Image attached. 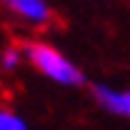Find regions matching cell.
<instances>
[{
	"label": "cell",
	"mask_w": 130,
	"mask_h": 130,
	"mask_svg": "<svg viewBox=\"0 0 130 130\" xmlns=\"http://www.w3.org/2000/svg\"><path fill=\"white\" fill-rule=\"evenodd\" d=\"M23 58L32 70L50 80L53 85L60 88H83L85 85V73L80 70V65L73 63L60 48H55L53 43L45 40H25L23 45Z\"/></svg>",
	"instance_id": "cell-1"
},
{
	"label": "cell",
	"mask_w": 130,
	"mask_h": 130,
	"mask_svg": "<svg viewBox=\"0 0 130 130\" xmlns=\"http://www.w3.org/2000/svg\"><path fill=\"white\" fill-rule=\"evenodd\" d=\"M0 8L18 23L28 28H48L53 23V8L50 0H0Z\"/></svg>",
	"instance_id": "cell-2"
},
{
	"label": "cell",
	"mask_w": 130,
	"mask_h": 130,
	"mask_svg": "<svg viewBox=\"0 0 130 130\" xmlns=\"http://www.w3.org/2000/svg\"><path fill=\"white\" fill-rule=\"evenodd\" d=\"M90 95L95 100L98 108H103L108 115L120 118V105H123V88H115L108 83H95L90 88Z\"/></svg>",
	"instance_id": "cell-3"
},
{
	"label": "cell",
	"mask_w": 130,
	"mask_h": 130,
	"mask_svg": "<svg viewBox=\"0 0 130 130\" xmlns=\"http://www.w3.org/2000/svg\"><path fill=\"white\" fill-rule=\"evenodd\" d=\"M23 63H25V58H23V48L20 45H5L0 50V73L13 75V73H18L23 68Z\"/></svg>",
	"instance_id": "cell-4"
},
{
	"label": "cell",
	"mask_w": 130,
	"mask_h": 130,
	"mask_svg": "<svg viewBox=\"0 0 130 130\" xmlns=\"http://www.w3.org/2000/svg\"><path fill=\"white\" fill-rule=\"evenodd\" d=\"M0 130H30V123L18 110L8 108V105H0Z\"/></svg>",
	"instance_id": "cell-5"
},
{
	"label": "cell",
	"mask_w": 130,
	"mask_h": 130,
	"mask_svg": "<svg viewBox=\"0 0 130 130\" xmlns=\"http://www.w3.org/2000/svg\"><path fill=\"white\" fill-rule=\"evenodd\" d=\"M120 118H125L130 123V88L123 90V105H120Z\"/></svg>",
	"instance_id": "cell-6"
}]
</instances>
